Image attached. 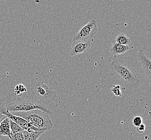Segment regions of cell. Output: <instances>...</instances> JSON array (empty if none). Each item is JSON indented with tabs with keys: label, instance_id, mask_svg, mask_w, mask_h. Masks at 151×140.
Wrapping results in <instances>:
<instances>
[{
	"label": "cell",
	"instance_id": "44dd1931",
	"mask_svg": "<svg viewBox=\"0 0 151 140\" xmlns=\"http://www.w3.org/2000/svg\"><path fill=\"white\" fill-rule=\"evenodd\" d=\"M114 1H124V0H114Z\"/></svg>",
	"mask_w": 151,
	"mask_h": 140
},
{
	"label": "cell",
	"instance_id": "ac0fdd59",
	"mask_svg": "<svg viewBox=\"0 0 151 140\" xmlns=\"http://www.w3.org/2000/svg\"><path fill=\"white\" fill-rule=\"evenodd\" d=\"M146 126L144 123H142V125H140L138 127H137L136 131L139 134H142L145 131Z\"/></svg>",
	"mask_w": 151,
	"mask_h": 140
},
{
	"label": "cell",
	"instance_id": "5b68a950",
	"mask_svg": "<svg viewBox=\"0 0 151 140\" xmlns=\"http://www.w3.org/2000/svg\"><path fill=\"white\" fill-rule=\"evenodd\" d=\"M137 66L139 71L138 73L139 75L140 79H144L149 83L151 81V61L146 55L142 50H139L136 57Z\"/></svg>",
	"mask_w": 151,
	"mask_h": 140
},
{
	"label": "cell",
	"instance_id": "6da1fadb",
	"mask_svg": "<svg viewBox=\"0 0 151 140\" xmlns=\"http://www.w3.org/2000/svg\"><path fill=\"white\" fill-rule=\"evenodd\" d=\"M111 74L127 88L134 89L140 85V78L137 70L131 65L114 59L111 63Z\"/></svg>",
	"mask_w": 151,
	"mask_h": 140
},
{
	"label": "cell",
	"instance_id": "d6986e66",
	"mask_svg": "<svg viewBox=\"0 0 151 140\" xmlns=\"http://www.w3.org/2000/svg\"><path fill=\"white\" fill-rule=\"evenodd\" d=\"M4 117H6V116H4V115H3V114H2V113L0 112V121L2 120Z\"/></svg>",
	"mask_w": 151,
	"mask_h": 140
},
{
	"label": "cell",
	"instance_id": "2e32d148",
	"mask_svg": "<svg viewBox=\"0 0 151 140\" xmlns=\"http://www.w3.org/2000/svg\"><path fill=\"white\" fill-rule=\"evenodd\" d=\"M10 140H24L23 131L22 132H20V133H16V134H12Z\"/></svg>",
	"mask_w": 151,
	"mask_h": 140
},
{
	"label": "cell",
	"instance_id": "5bb4252c",
	"mask_svg": "<svg viewBox=\"0 0 151 140\" xmlns=\"http://www.w3.org/2000/svg\"><path fill=\"white\" fill-rule=\"evenodd\" d=\"M132 123L135 127H138L143 123V120L142 117L139 116H136L134 117L132 120Z\"/></svg>",
	"mask_w": 151,
	"mask_h": 140
},
{
	"label": "cell",
	"instance_id": "277c9868",
	"mask_svg": "<svg viewBox=\"0 0 151 140\" xmlns=\"http://www.w3.org/2000/svg\"><path fill=\"white\" fill-rule=\"evenodd\" d=\"M6 108L9 112H27L35 109H40L46 112L48 114L52 113V111L47 107L35 100L22 99L18 98L14 102L6 106Z\"/></svg>",
	"mask_w": 151,
	"mask_h": 140
},
{
	"label": "cell",
	"instance_id": "9c48e42d",
	"mask_svg": "<svg viewBox=\"0 0 151 140\" xmlns=\"http://www.w3.org/2000/svg\"><path fill=\"white\" fill-rule=\"evenodd\" d=\"M11 129L10 127L9 119L7 117H4L0 121V135L6 136L11 139Z\"/></svg>",
	"mask_w": 151,
	"mask_h": 140
},
{
	"label": "cell",
	"instance_id": "ba28073f",
	"mask_svg": "<svg viewBox=\"0 0 151 140\" xmlns=\"http://www.w3.org/2000/svg\"><path fill=\"white\" fill-rule=\"evenodd\" d=\"M91 47L90 41H77L73 42L70 49V55L75 56L87 52Z\"/></svg>",
	"mask_w": 151,
	"mask_h": 140
},
{
	"label": "cell",
	"instance_id": "9a60e30c",
	"mask_svg": "<svg viewBox=\"0 0 151 140\" xmlns=\"http://www.w3.org/2000/svg\"><path fill=\"white\" fill-rule=\"evenodd\" d=\"M112 93L116 96H122V92L121 90V87L119 85H114L111 88Z\"/></svg>",
	"mask_w": 151,
	"mask_h": 140
},
{
	"label": "cell",
	"instance_id": "52a82bcc",
	"mask_svg": "<svg viewBox=\"0 0 151 140\" xmlns=\"http://www.w3.org/2000/svg\"><path fill=\"white\" fill-rule=\"evenodd\" d=\"M0 112L4 116L8 117L10 120L18 124L24 130H33L35 131H41L40 129L35 128V127L31 125L29 123L26 121L25 119H24L23 118L12 114L10 112L6 109V107L0 106Z\"/></svg>",
	"mask_w": 151,
	"mask_h": 140
},
{
	"label": "cell",
	"instance_id": "7c38bea8",
	"mask_svg": "<svg viewBox=\"0 0 151 140\" xmlns=\"http://www.w3.org/2000/svg\"><path fill=\"white\" fill-rule=\"evenodd\" d=\"M113 42L116 43L127 46L130 45L131 42V39L129 38L127 35L123 33L119 34L117 35Z\"/></svg>",
	"mask_w": 151,
	"mask_h": 140
},
{
	"label": "cell",
	"instance_id": "ffe728a7",
	"mask_svg": "<svg viewBox=\"0 0 151 140\" xmlns=\"http://www.w3.org/2000/svg\"><path fill=\"white\" fill-rule=\"evenodd\" d=\"M5 1H6V0H0V2H3Z\"/></svg>",
	"mask_w": 151,
	"mask_h": 140
},
{
	"label": "cell",
	"instance_id": "4fadbf2b",
	"mask_svg": "<svg viewBox=\"0 0 151 140\" xmlns=\"http://www.w3.org/2000/svg\"><path fill=\"white\" fill-rule=\"evenodd\" d=\"M9 123H10V127L12 134H16V133H20L23 131V129L18 124L13 122L10 119H9Z\"/></svg>",
	"mask_w": 151,
	"mask_h": 140
},
{
	"label": "cell",
	"instance_id": "e0dca14e",
	"mask_svg": "<svg viewBox=\"0 0 151 140\" xmlns=\"http://www.w3.org/2000/svg\"><path fill=\"white\" fill-rule=\"evenodd\" d=\"M15 90H18L22 93H23L27 91V89L23 85L19 84L15 87Z\"/></svg>",
	"mask_w": 151,
	"mask_h": 140
},
{
	"label": "cell",
	"instance_id": "30bf717a",
	"mask_svg": "<svg viewBox=\"0 0 151 140\" xmlns=\"http://www.w3.org/2000/svg\"><path fill=\"white\" fill-rule=\"evenodd\" d=\"M130 49L129 46L123 45L113 42L111 47V54L114 55H119L127 52Z\"/></svg>",
	"mask_w": 151,
	"mask_h": 140
},
{
	"label": "cell",
	"instance_id": "3957f363",
	"mask_svg": "<svg viewBox=\"0 0 151 140\" xmlns=\"http://www.w3.org/2000/svg\"><path fill=\"white\" fill-rule=\"evenodd\" d=\"M31 92L33 99L42 104L48 106L55 100L57 93L44 83L42 78H36L31 82Z\"/></svg>",
	"mask_w": 151,
	"mask_h": 140
},
{
	"label": "cell",
	"instance_id": "7a4b0ae2",
	"mask_svg": "<svg viewBox=\"0 0 151 140\" xmlns=\"http://www.w3.org/2000/svg\"><path fill=\"white\" fill-rule=\"evenodd\" d=\"M12 114L21 117L31 125L41 131H50L53 127L50 114L40 109L27 112H11Z\"/></svg>",
	"mask_w": 151,
	"mask_h": 140
},
{
	"label": "cell",
	"instance_id": "8fae6325",
	"mask_svg": "<svg viewBox=\"0 0 151 140\" xmlns=\"http://www.w3.org/2000/svg\"><path fill=\"white\" fill-rule=\"evenodd\" d=\"M45 132V131H35L33 130H24L23 131L24 140H37L38 138Z\"/></svg>",
	"mask_w": 151,
	"mask_h": 140
},
{
	"label": "cell",
	"instance_id": "8992f818",
	"mask_svg": "<svg viewBox=\"0 0 151 140\" xmlns=\"http://www.w3.org/2000/svg\"><path fill=\"white\" fill-rule=\"evenodd\" d=\"M97 31L96 22V20L92 19L81 28V29L73 37V42L77 41H88L89 39L95 37Z\"/></svg>",
	"mask_w": 151,
	"mask_h": 140
}]
</instances>
